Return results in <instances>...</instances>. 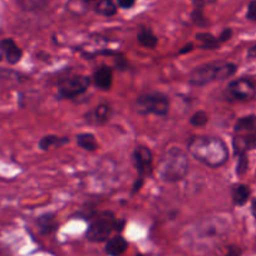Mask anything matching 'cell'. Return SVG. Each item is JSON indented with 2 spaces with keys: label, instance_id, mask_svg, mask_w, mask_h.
<instances>
[{
  "label": "cell",
  "instance_id": "obj_1",
  "mask_svg": "<svg viewBox=\"0 0 256 256\" xmlns=\"http://www.w3.org/2000/svg\"><path fill=\"white\" fill-rule=\"evenodd\" d=\"M187 148L194 158L211 168L224 166L228 162L230 154L226 144L218 137H192L188 141Z\"/></svg>",
  "mask_w": 256,
  "mask_h": 256
},
{
  "label": "cell",
  "instance_id": "obj_2",
  "mask_svg": "<svg viewBox=\"0 0 256 256\" xmlns=\"http://www.w3.org/2000/svg\"><path fill=\"white\" fill-rule=\"evenodd\" d=\"M188 156L184 150L178 147H171L161 157L158 164V174L162 181L178 182L188 174Z\"/></svg>",
  "mask_w": 256,
  "mask_h": 256
},
{
  "label": "cell",
  "instance_id": "obj_3",
  "mask_svg": "<svg viewBox=\"0 0 256 256\" xmlns=\"http://www.w3.org/2000/svg\"><path fill=\"white\" fill-rule=\"evenodd\" d=\"M238 72V66L231 62H211V63L198 66L192 70L188 74L191 84L202 86L208 84L215 80H225L232 77Z\"/></svg>",
  "mask_w": 256,
  "mask_h": 256
},
{
  "label": "cell",
  "instance_id": "obj_4",
  "mask_svg": "<svg viewBox=\"0 0 256 256\" xmlns=\"http://www.w3.org/2000/svg\"><path fill=\"white\" fill-rule=\"evenodd\" d=\"M118 220L110 211L98 212L90 220V228L87 230V238L93 242L107 241L113 230H117Z\"/></svg>",
  "mask_w": 256,
  "mask_h": 256
},
{
  "label": "cell",
  "instance_id": "obj_5",
  "mask_svg": "<svg viewBox=\"0 0 256 256\" xmlns=\"http://www.w3.org/2000/svg\"><path fill=\"white\" fill-rule=\"evenodd\" d=\"M136 110L140 114H154L164 117L168 114L170 100L164 93H144L136 100Z\"/></svg>",
  "mask_w": 256,
  "mask_h": 256
},
{
  "label": "cell",
  "instance_id": "obj_6",
  "mask_svg": "<svg viewBox=\"0 0 256 256\" xmlns=\"http://www.w3.org/2000/svg\"><path fill=\"white\" fill-rule=\"evenodd\" d=\"M134 164L138 172V178L134 186V192L138 191L144 184V180L152 171L154 164V154L152 151L146 146H137L134 151Z\"/></svg>",
  "mask_w": 256,
  "mask_h": 256
},
{
  "label": "cell",
  "instance_id": "obj_7",
  "mask_svg": "<svg viewBox=\"0 0 256 256\" xmlns=\"http://www.w3.org/2000/svg\"><path fill=\"white\" fill-rule=\"evenodd\" d=\"M90 84V80L87 76H76L68 78L60 83L56 92V97L59 100H72L77 96L83 94L88 90Z\"/></svg>",
  "mask_w": 256,
  "mask_h": 256
},
{
  "label": "cell",
  "instance_id": "obj_8",
  "mask_svg": "<svg viewBox=\"0 0 256 256\" xmlns=\"http://www.w3.org/2000/svg\"><path fill=\"white\" fill-rule=\"evenodd\" d=\"M256 93L255 84L248 78H238L228 83L225 90V96L230 100H248Z\"/></svg>",
  "mask_w": 256,
  "mask_h": 256
},
{
  "label": "cell",
  "instance_id": "obj_9",
  "mask_svg": "<svg viewBox=\"0 0 256 256\" xmlns=\"http://www.w3.org/2000/svg\"><path fill=\"white\" fill-rule=\"evenodd\" d=\"M0 52H2V54H4V56H6V62L9 64L19 63L22 56H23V50L10 38L0 40Z\"/></svg>",
  "mask_w": 256,
  "mask_h": 256
},
{
  "label": "cell",
  "instance_id": "obj_10",
  "mask_svg": "<svg viewBox=\"0 0 256 256\" xmlns=\"http://www.w3.org/2000/svg\"><path fill=\"white\" fill-rule=\"evenodd\" d=\"M234 131L235 134L256 138V116L250 114L238 118L234 126Z\"/></svg>",
  "mask_w": 256,
  "mask_h": 256
},
{
  "label": "cell",
  "instance_id": "obj_11",
  "mask_svg": "<svg viewBox=\"0 0 256 256\" xmlns=\"http://www.w3.org/2000/svg\"><path fill=\"white\" fill-rule=\"evenodd\" d=\"M93 83L97 88L102 90H108L112 87L113 83V73L110 67H103L98 68L94 73H93Z\"/></svg>",
  "mask_w": 256,
  "mask_h": 256
},
{
  "label": "cell",
  "instance_id": "obj_12",
  "mask_svg": "<svg viewBox=\"0 0 256 256\" xmlns=\"http://www.w3.org/2000/svg\"><path fill=\"white\" fill-rule=\"evenodd\" d=\"M128 248V242L123 236L116 235L108 238L106 244V252L110 256H120L126 252Z\"/></svg>",
  "mask_w": 256,
  "mask_h": 256
},
{
  "label": "cell",
  "instance_id": "obj_13",
  "mask_svg": "<svg viewBox=\"0 0 256 256\" xmlns=\"http://www.w3.org/2000/svg\"><path fill=\"white\" fill-rule=\"evenodd\" d=\"M87 118L90 122L94 123V124H104L112 117V108L108 104H100L88 114Z\"/></svg>",
  "mask_w": 256,
  "mask_h": 256
},
{
  "label": "cell",
  "instance_id": "obj_14",
  "mask_svg": "<svg viewBox=\"0 0 256 256\" xmlns=\"http://www.w3.org/2000/svg\"><path fill=\"white\" fill-rule=\"evenodd\" d=\"M255 146H256V138H252V137L235 134V137H234L232 140L234 152H235L236 156L248 154V151L252 150Z\"/></svg>",
  "mask_w": 256,
  "mask_h": 256
},
{
  "label": "cell",
  "instance_id": "obj_15",
  "mask_svg": "<svg viewBox=\"0 0 256 256\" xmlns=\"http://www.w3.org/2000/svg\"><path fill=\"white\" fill-rule=\"evenodd\" d=\"M232 201L236 206H244L248 201L251 195V190L248 184H235L232 188Z\"/></svg>",
  "mask_w": 256,
  "mask_h": 256
},
{
  "label": "cell",
  "instance_id": "obj_16",
  "mask_svg": "<svg viewBox=\"0 0 256 256\" xmlns=\"http://www.w3.org/2000/svg\"><path fill=\"white\" fill-rule=\"evenodd\" d=\"M67 144H70V138L68 137H59L54 136V134H48V136H44L43 138H40L38 146L43 151H48L52 147H62Z\"/></svg>",
  "mask_w": 256,
  "mask_h": 256
},
{
  "label": "cell",
  "instance_id": "obj_17",
  "mask_svg": "<svg viewBox=\"0 0 256 256\" xmlns=\"http://www.w3.org/2000/svg\"><path fill=\"white\" fill-rule=\"evenodd\" d=\"M137 40L144 48L154 49L156 48L157 43H158V38L154 34V32L151 29L147 28H141V30L137 34Z\"/></svg>",
  "mask_w": 256,
  "mask_h": 256
},
{
  "label": "cell",
  "instance_id": "obj_18",
  "mask_svg": "<svg viewBox=\"0 0 256 256\" xmlns=\"http://www.w3.org/2000/svg\"><path fill=\"white\" fill-rule=\"evenodd\" d=\"M77 144L80 147V148H83L84 151H88V152H94L98 150V142L97 140H96L94 134H88V132L78 134Z\"/></svg>",
  "mask_w": 256,
  "mask_h": 256
},
{
  "label": "cell",
  "instance_id": "obj_19",
  "mask_svg": "<svg viewBox=\"0 0 256 256\" xmlns=\"http://www.w3.org/2000/svg\"><path fill=\"white\" fill-rule=\"evenodd\" d=\"M96 12L103 16H113L117 13V6L113 0H100L96 6Z\"/></svg>",
  "mask_w": 256,
  "mask_h": 256
},
{
  "label": "cell",
  "instance_id": "obj_20",
  "mask_svg": "<svg viewBox=\"0 0 256 256\" xmlns=\"http://www.w3.org/2000/svg\"><path fill=\"white\" fill-rule=\"evenodd\" d=\"M196 39L201 43L202 49H218L220 46V42L216 36L210 33H198L196 34Z\"/></svg>",
  "mask_w": 256,
  "mask_h": 256
},
{
  "label": "cell",
  "instance_id": "obj_21",
  "mask_svg": "<svg viewBox=\"0 0 256 256\" xmlns=\"http://www.w3.org/2000/svg\"><path fill=\"white\" fill-rule=\"evenodd\" d=\"M208 114L205 110H198L190 118V124L194 126V127H204V126L208 124Z\"/></svg>",
  "mask_w": 256,
  "mask_h": 256
},
{
  "label": "cell",
  "instance_id": "obj_22",
  "mask_svg": "<svg viewBox=\"0 0 256 256\" xmlns=\"http://www.w3.org/2000/svg\"><path fill=\"white\" fill-rule=\"evenodd\" d=\"M38 224H39V228H42V231H43L44 234L50 232V231H53L54 228H56V222H54L53 216H44V218H39Z\"/></svg>",
  "mask_w": 256,
  "mask_h": 256
},
{
  "label": "cell",
  "instance_id": "obj_23",
  "mask_svg": "<svg viewBox=\"0 0 256 256\" xmlns=\"http://www.w3.org/2000/svg\"><path fill=\"white\" fill-rule=\"evenodd\" d=\"M238 164H236V174L238 176H244L248 171V154H244L238 156Z\"/></svg>",
  "mask_w": 256,
  "mask_h": 256
},
{
  "label": "cell",
  "instance_id": "obj_24",
  "mask_svg": "<svg viewBox=\"0 0 256 256\" xmlns=\"http://www.w3.org/2000/svg\"><path fill=\"white\" fill-rule=\"evenodd\" d=\"M19 3H20L22 6H24L26 9H32V8H36L39 4L44 3L46 0H18Z\"/></svg>",
  "mask_w": 256,
  "mask_h": 256
},
{
  "label": "cell",
  "instance_id": "obj_25",
  "mask_svg": "<svg viewBox=\"0 0 256 256\" xmlns=\"http://www.w3.org/2000/svg\"><path fill=\"white\" fill-rule=\"evenodd\" d=\"M246 16H248V20L256 22V0H254V2H251V3L248 4Z\"/></svg>",
  "mask_w": 256,
  "mask_h": 256
},
{
  "label": "cell",
  "instance_id": "obj_26",
  "mask_svg": "<svg viewBox=\"0 0 256 256\" xmlns=\"http://www.w3.org/2000/svg\"><path fill=\"white\" fill-rule=\"evenodd\" d=\"M231 36H232V30H231L230 28H228V29H224L222 33L218 36V42H220V44H222V43H225V42H228Z\"/></svg>",
  "mask_w": 256,
  "mask_h": 256
},
{
  "label": "cell",
  "instance_id": "obj_27",
  "mask_svg": "<svg viewBox=\"0 0 256 256\" xmlns=\"http://www.w3.org/2000/svg\"><path fill=\"white\" fill-rule=\"evenodd\" d=\"M136 0H117V4L122 9H130L134 6Z\"/></svg>",
  "mask_w": 256,
  "mask_h": 256
},
{
  "label": "cell",
  "instance_id": "obj_28",
  "mask_svg": "<svg viewBox=\"0 0 256 256\" xmlns=\"http://www.w3.org/2000/svg\"><path fill=\"white\" fill-rule=\"evenodd\" d=\"M241 254H242V250H241L238 246H230L228 250V254H226V256H241Z\"/></svg>",
  "mask_w": 256,
  "mask_h": 256
},
{
  "label": "cell",
  "instance_id": "obj_29",
  "mask_svg": "<svg viewBox=\"0 0 256 256\" xmlns=\"http://www.w3.org/2000/svg\"><path fill=\"white\" fill-rule=\"evenodd\" d=\"M192 49H194V44L190 43V44H187V46H184V49H181V50H180V54H184V53H187V52H191Z\"/></svg>",
  "mask_w": 256,
  "mask_h": 256
},
{
  "label": "cell",
  "instance_id": "obj_30",
  "mask_svg": "<svg viewBox=\"0 0 256 256\" xmlns=\"http://www.w3.org/2000/svg\"><path fill=\"white\" fill-rule=\"evenodd\" d=\"M248 56H250V58H256V46H251V48L248 49Z\"/></svg>",
  "mask_w": 256,
  "mask_h": 256
},
{
  "label": "cell",
  "instance_id": "obj_31",
  "mask_svg": "<svg viewBox=\"0 0 256 256\" xmlns=\"http://www.w3.org/2000/svg\"><path fill=\"white\" fill-rule=\"evenodd\" d=\"M251 214H252L254 218H256V198H254V200L251 201Z\"/></svg>",
  "mask_w": 256,
  "mask_h": 256
},
{
  "label": "cell",
  "instance_id": "obj_32",
  "mask_svg": "<svg viewBox=\"0 0 256 256\" xmlns=\"http://www.w3.org/2000/svg\"><path fill=\"white\" fill-rule=\"evenodd\" d=\"M198 2H200V3H202V4H212V3H215L216 0H198Z\"/></svg>",
  "mask_w": 256,
  "mask_h": 256
},
{
  "label": "cell",
  "instance_id": "obj_33",
  "mask_svg": "<svg viewBox=\"0 0 256 256\" xmlns=\"http://www.w3.org/2000/svg\"><path fill=\"white\" fill-rule=\"evenodd\" d=\"M84 2H94V0H84Z\"/></svg>",
  "mask_w": 256,
  "mask_h": 256
},
{
  "label": "cell",
  "instance_id": "obj_34",
  "mask_svg": "<svg viewBox=\"0 0 256 256\" xmlns=\"http://www.w3.org/2000/svg\"><path fill=\"white\" fill-rule=\"evenodd\" d=\"M136 256H144V255H142V254H138V255H136Z\"/></svg>",
  "mask_w": 256,
  "mask_h": 256
}]
</instances>
